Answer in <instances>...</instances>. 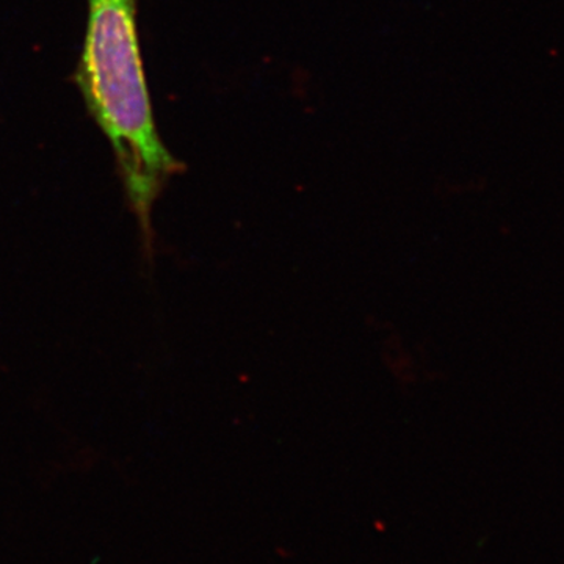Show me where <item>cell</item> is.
I'll return each mask as SVG.
<instances>
[{"label": "cell", "mask_w": 564, "mask_h": 564, "mask_svg": "<svg viewBox=\"0 0 564 564\" xmlns=\"http://www.w3.org/2000/svg\"><path fill=\"white\" fill-rule=\"evenodd\" d=\"M76 82L110 141L129 203L148 229L155 199L185 166L155 128L137 32V0H88Z\"/></svg>", "instance_id": "1"}]
</instances>
